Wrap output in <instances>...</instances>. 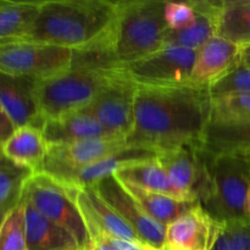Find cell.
<instances>
[{"label": "cell", "mask_w": 250, "mask_h": 250, "mask_svg": "<svg viewBox=\"0 0 250 250\" xmlns=\"http://www.w3.org/2000/svg\"><path fill=\"white\" fill-rule=\"evenodd\" d=\"M137 84L122 70L85 111L95 117L104 128L115 136L128 137L134 126Z\"/></svg>", "instance_id": "obj_12"}, {"label": "cell", "mask_w": 250, "mask_h": 250, "mask_svg": "<svg viewBox=\"0 0 250 250\" xmlns=\"http://www.w3.org/2000/svg\"><path fill=\"white\" fill-rule=\"evenodd\" d=\"M36 80L0 72V104L16 128L34 126L42 128V119L34 98Z\"/></svg>", "instance_id": "obj_15"}, {"label": "cell", "mask_w": 250, "mask_h": 250, "mask_svg": "<svg viewBox=\"0 0 250 250\" xmlns=\"http://www.w3.org/2000/svg\"><path fill=\"white\" fill-rule=\"evenodd\" d=\"M212 250H250V220L225 225Z\"/></svg>", "instance_id": "obj_31"}, {"label": "cell", "mask_w": 250, "mask_h": 250, "mask_svg": "<svg viewBox=\"0 0 250 250\" xmlns=\"http://www.w3.org/2000/svg\"><path fill=\"white\" fill-rule=\"evenodd\" d=\"M197 19L193 27L186 31H170L165 38V46L199 50L210 39L217 36L219 17L222 1L211 0H195L190 1Z\"/></svg>", "instance_id": "obj_18"}, {"label": "cell", "mask_w": 250, "mask_h": 250, "mask_svg": "<svg viewBox=\"0 0 250 250\" xmlns=\"http://www.w3.org/2000/svg\"><path fill=\"white\" fill-rule=\"evenodd\" d=\"M115 175L121 181L132 183V185L149 190V192L160 193V194L168 195V197L178 200H189L173 187L165 170L156 160V156L149 159V160L139 161V163L126 166L117 171Z\"/></svg>", "instance_id": "obj_25"}, {"label": "cell", "mask_w": 250, "mask_h": 250, "mask_svg": "<svg viewBox=\"0 0 250 250\" xmlns=\"http://www.w3.org/2000/svg\"><path fill=\"white\" fill-rule=\"evenodd\" d=\"M241 46L216 36L197 51L192 83L210 87L239 63Z\"/></svg>", "instance_id": "obj_16"}, {"label": "cell", "mask_w": 250, "mask_h": 250, "mask_svg": "<svg viewBox=\"0 0 250 250\" xmlns=\"http://www.w3.org/2000/svg\"><path fill=\"white\" fill-rule=\"evenodd\" d=\"M126 146H128L127 137L121 136L102 137L71 144L50 146H48V154L42 172L62 185H67L78 171L122 150Z\"/></svg>", "instance_id": "obj_9"}, {"label": "cell", "mask_w": 250, "mask_h": 250, "mask_svg": "<svg viewBox=\"0 0 250 250\" xmlns=\"http://www.w3.org/2000/svg\"><path fill=\"white\" fill-rule=\"evenodd\" d=\"M12 208H14V207H12ZM9 210H10V209H4V210H0V226H1L2 221H4L5 216H6V214H7V212H9Z\"/></svg>", "instance_id": "obj_38"}, {"label": "cell", "mask_w": 250, "mask_h": 250, "mask_svg": "<svg viewBox=\"0 0 250 250\" xmlns=\"http://www.w3.org/2000/svg\"><path fill=\"white\" fill-rule=\"evenodd\" d=\"M209 88L212 98L233 93H250V68L239 62L231 72Z\"/></svg>", "instance_id": "obj_30"}, {"label": "cell", "mask_w": 250, "mask_h": 250, "mask_svg": "<svg viewBox=\"0 0 250 250\" xmlns=\"http://www.w3.org/2000/svg\"><path fill=\"white\" fill-rule=\"evenodd\" d=\"M163 0L119 1L111 28L98 43L78 50L85 62L102 67H122L165 46L170 32Z\"/></svg>", "instance_id": "obj_2"}, {"label": "cell", "mask_w": 250, "mask_h": 250, "mask_svg": "<svg viewBox=\"0 0 250 250\" xmlns=\"http://www.w3.org/2000/svg\"><path fill=\"white\" fill-rule=\"evenodd\" d=\"M120 182L126 188L127 192L138 202V204L143 208L144 211L151 219L155 220L156 222H159V224L165 227L200 204L199 202L178 200L175 199V198L168 197V195L160 194V193L149 192V190L139 188L137 186L132 185V183L125 182V181L121 180H120Z\"/></svg>", "instance_id": "obj_24"}, {"label": "cell", "mask_w": 250, "mask_h": 250, "mask_svg": "<svg viewBox=\"0 0 250 250\" xmlns=\"http://www.w3.org/2000/svg\"><path fill=\"white\" fill-rule=\"evenodd\" d=\"M1 150L12 163L37 173L43 170L48 144L42 133V128L23 126L15 129L11 137L2 144Z\"/></svg>", "instance_id": "obj_19"}, {"label": "cell", "mask_w": 250, "mask_h": 250, "mask_svg": "<svg viewBox=\"0 0 250 250\" xmlns=\"http://www.w3.org/2000/svg\"><path fill=\"white\" fill-rule=\"evenodd\" d=\"M121 72V67L72 65L63 72L37 81L34 98L42 119H58L85 109Z\"/></svg>", "instance_id": "obj_4"}, {"label": "cell", "mask_w": 250, "mask_h": 250, "mask_svg": "<svg viewBox=\"0 0 250 250\" xmlns=\"http://www.w3.org/2000/svg\"><path fill=\"white\" fill-rule=\"evenodd\" d=\"M32 175L31 170L9 160L0 146V210L11 209L21 200L24 185Z\"/></svg>", "instance_id": "obj_27"}, {"label": "cell", "mask_w": 250, "mask_h": 250, "mask_svg": "<svg viewBox=\"0 0 250 250\" xmlns=\"http://www.w3.org/2000/svg\"><path fill=\"white\" fill-rule=\"evenodd\" d=\"M24 203V226L28 250H80L77 242L65 229L53 224L37 211L28 202Z\"/></svg>", "instance_id": "obj_20"}, {"label": "cell", "mask_w": 250, "mask_h": 250, "mask_svg": "<svg viewBox=\"0 0 250 250\" xmlns=\"http://www.w3.org/2000/svg\"><path fill=\"white\" fill-rule=\"evenodd\" d=\"M217 36L238 46L250 44V0H224Z\"/></svg>", "instance_id": "obj_26"}, {"label": "cell", "mask_w": 250, "mask_h": 250, "mask_svg": "<svg viewBox=\"0 0 250 250\" xmlns=\"http://www.w3.org/2000/svg\"><path fill=\"white\" fill-rule=\"evenodd\" d=\"M204 154L209 183L200 205L222 224L249 220L246 203L250 172L246 164L238 155Z\"/></svg>", "instance_id": "obj_5"}, {"label": "cell", "mask_w": 250, "mask_h": 250, "mask_svg": "<svg viewBox=\"0 0 250 250\" xmlns=\"http://www.w3.org/2000/svg\"><path fill=\"white\" fill-rule=\"evenodd\" d=\"M246 212H247V216L250 220V187L248 190V195H247V203H246Z\"/></svg>", "instance_id": "obj_37"}, {"label": "cell", "mask_w": 250, "mask_h": 250, "mask_svg": "<svg viewBox=\"0 0 250 250\" xmlns=\"http://www.w3.org/2000/svg\"><path fill=\"white\" fill-rule=\"evenodd\" d=\"M156 160L178 192L187 199L202 202L209 177L205 154L200 146L192 144L159 151Z\"/></svg>", "instance_id": "obj_11"}, {"label": "cell", "mask_w": 250, "mask_h": 250, "mask_svg": "<svg viewBox=\"0 0 250 250\" xmlns=\"http://www.w3.org/2000/svg\"><path fill=\"white\" fill-rule=\"evenodd\" d=\"M239 62L246 67L250 68V44L249 45L242 46L241 54H239Z\"/></svg>", "instance_id": "obj_35"}, {"label": "cell", "mask_w": 250, "mask_h": 250, "mask_svg": "<svg viewBox=\"0 0 250 250\" xmlns=\"http://www.w3.org/2000/svg\"><path fill=\"white\" fill-rule=\"evenodd\" d=\"M208 85H137L134 126L127 144L159 153L183 146H200L211 120Z\"/></svg>", "instance_id": "obj_1"}, {"label": "cell", "mask_w": 250, "mask_h": 250, "mask_svg": "<svg viewBox=\"0 0 250 250\" xmlns=\"http://www.w3.org/2000/svg\"><path fill=\"white\" fill-rule=\"evenodd\" d=\"M165 21L170 31H186L195 23L194 9L189 2H166Z\"/></svg>", "instance_id": "obj_32"}, {"label": "cell", "mask_w": 250, "mask_h": 250, "mask_svg": "<svg viewBox=\"0 0 250 250\" xmlns=\"http://www.w3.org/2000/svg\"><path fill=\"white\" fill-rule=\"evenodd\" d=\"M71 197L82 212L90 241L107 236L110 238L126 241L148 250L136 232L131 229L114 209L99 197L93 187H68Z\"/></svg>", "instance_id": "obj_13"}, {"label": "cell", "mask_w": 250, "mask_h": 250, "mask_svg": "<svg viewBox=\"0 0 250 250\" xmlns=\"http://www.w3.org/2000/svg\"><path fill=\"white\" fill-rule=\"evenodd\" d=\"M0 250H28L24 226V203L9 210L0 226Z\"/></svg>", "instance_id": "obj_29"}, {"label": "cell", "mask_w": 250, "mask_h": 250, "mask_svg": "<svg viewBox=\"0 0 250 250\" xmlns=\"http://www.w3.org/2000/svg\"><path fill=\"white\" fill-rule=\"evenodd\" d=\"M73 55L71 49L34 42L0 45V72L42 81L68 70Z\"/></svg>", "instance_id": "obj_7"}, {"label": "cell", "mask_w": 250, "mask_h": 250, "mask_svg": "<svg viewBox=\"0 0 250 250\" xmlns=\"http://www.w3.org/2000/svg\"><path fill=\"white\" fill-rule=\"evenodd\" d=\"M87 250H120L119 247L115 243L114 238H110L107 236H103L100 238L90 241L89 247Z\"/></svg>", "instance_id": "obj_34"}, {"label": "cell", "mask_w": 250, "mask_h": 250, "mask_svg": "<svg viewBox=\"0 0 250 250\" xmlns=\"http://www.w3.org/2000/svg\"><path fill=\"white\" fill-rule=\"evenodd\" d=\"M42 133L48 146L115 136L84 109L58 119L46 120L42 127Z\"/></svg>", "instance_id": "obj_17"}, {"label": "cell", "mask_w": 250, "mask_h": 250, "mask_svg": "<svg viewBox=\"0 0 250 250\" xmlns=\"http://www.w3.org/2000/svg\"><path fill=\"white\" fill-rule=\"evenodd\" d=\"M39 7L41 1L0 0V45L26 41Z\"/></svg>", "instance_id": "obj_23"}, {"label": "cell", "mask_w": 250, "mask_h": 250, "mask_svg": "<svg viewBox=\"0 0 250 250\" xmlns=\"http://www.w3.org/2000/svg\"><path fill=\"white\" fill-rule=\"evenodd\" d=\"M210 122H250V93H233L212 98Z\"/></svg>", "instance_id": "obj_28"}, {"label": "cell", "mask_w": 250, "mask_h": 250, "mask_svg": "<svg viewBox=\"0 0 250 250\" xmlns=\"http://www.w3.org/2000/svg\"><path fill=\"white\" fill-rule=\"evenodd\" d=\"M197 50L164 46L143 59L122 66L127 77L137 85L170 87L192 83Z\"/></svg>", "instance_id": "obj_8"}, {"label": "cell", "mask_w": 250, "mask_h": 250, "mask_svg": "<svg viewBox=\"0 0 250 250\" xmlns=\"http://www.w3.org/2000/svg\"><path fill=\"white\" fill-rule=\"evenodd\" d=\"M155 156L156 153L150 149L128 146L122 150L78 171L65 186L77 188L92 187V186L97 185L99 181L115 175L117 171L126 167V166L132 165L134 163H139V161L149 160V159H153Z\"/></svg>", "instance_id": "obj_21"}, {"label": "cell", "mask_w": 250, "mask_h": 250, "mask_svg": "<svg viewBox=\"0 0 250 250\" xmlns=\"http://www.w3.org/2000/svg\"><path fill=\"white\" fill-rule=\"evenodd\" d=\"M21 198L53 224L68 232L80 250H87L90 238L84 219L65 185L44 172L33 173L24 185Z\"/></svg>", "instance_id": "obj_6"}, {"label": "cell", "mask_w": 250, "mask_h": 250, "mask_svg": "<svg viewBox=\"0 0 250 250\" xmlns=\"http://www.w3.org/2000/svg\"><path fill=\"white\" fill-rule=\"evenodd\" d=\"M238 156L242 159V160H243V163L246 164L247 168H248L249 172H250V151H249V153L241 154V155H238Z\"/></svg>", "instance_id": "obj_36"}, {"label": "cell", "mask_w": 250, "mask_h": 250, "mask_svg": "<svg viewBox=\"0 0 250 250\" xmlns=\"http://www.w3.org/2000/svg\"><path fill=\"white\" fill-rule=\"evenodd\" d=\"M119 1L46 0L26 41L83 50L98 43L111 28Z\"/></svg>", "instance_id": "obj_3"}, {"label": "cell", "mask_w": 250, "mask_h": 250, "mask_svg": "<svg viewBox=\"0 0 250 250\" xmlns=\"http://www.w3.org/2000/svg\"><path fill=\"white\" fill-rule=\"evenodd\" d=\"M99 197L125 220L151 250H166V227L151 219L136 199L111 175L92 186Z\"/></svg>", "instance_id": "obj_10"}, {"label": "cell", "mask_w": 250, "mask_h": 250, "mask_svg": "<svg viewBox=\"0 0 250 250\" xmlns=\"http://www.w3.org/2000/svg\"><path fill=\"white\" fill-rule=\"evenodd\" d=\"M15 129H16V127L10 120L9 115L6 114L2 105L0 104V146H2V144L11 137Z\"/></svg>", "instance_id": "obj_33"}, {"label": "cell", "mask_w": 250, "mask_h": 250, "mask_svg": "<svg viewBox=\"0 0 250 250\" xmlns=\"http://www.w3.org/2000/svg\"><path fill=\"white\" fill-rule=\"evenodd\" d=\"M200 148L212 155H241L249 153L250 122H210L200 142Z\"/></svg>", "instance_id": "obj_22"}, {"label": "cell", "mask_w": 250, "mask_h": 250, "mask_svg": "<svg viewBox=\"0 0 250 250\" xmlns=\"http://www.w3.org/2000/svg\"><path fill=\"white\" fill-rule=\"evenodd\" d=\"M225 225L197 205L166 226V250H212Z\"/></svg>", "instance_id": "obj_14"}]
</instances>
